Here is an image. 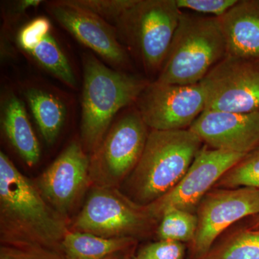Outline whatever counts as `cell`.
<instances>
[{"label": "cell", "instance_id": "1", "mask_svg": "<svg viewBox=\"0 0 259 259\" xmlns=\"http://www.w3.org/2000/svg\"><path fill=\"white\" fill-rule=\"evenodd\" d=\"M70 221L44 199L35 182L0 153L1 245H30L61 253Z\"/></svg>", "mask_w": 259, "mask_h": 259}, {"label": "cell", "instance_id": "2", "mask_svg": "<svg viewBox=\"0 0 259 259\" xmlns=\"http://www.w3.org/2000/svg\"><path fill=\"white\" fill-rule=\"evenodd\" d=\"M203 146L190 129L151 130L139 163L124 182L126 195L142 205L161 198L183 178Z\"/></svg>", "mask_w": 259, "mask_h": 259}, {"label": "cell", "instance_id": "3", "mask_svg": "<svg viewBox=\"0 0 259 259\" xmlns=\"http://www.w3.org/2000/svg\"><path fill=\"white\" fill-rule=\"evenodd\" d=\"M81 141L91 153L105 137L117 112L131 106L149 80L107 67L95 56H83Z\"/></svg>", "mask_w": 259, "mask_h": 259}, {"label": "cell", "instance_id": "4", "mask_svg": "<svg viewBox=\"0 0 259 259\" xmlns=\"http://www.w3.org/2000/svg\"><path fill=\"white\" fill-rule=\"evenodd\" d=\"M226 55L219 18L182 11L168 54L155 81L182 85L200 83Z\"/></svg>", "mask_w": 259, "mask_h": 259}, {"label": "cell", "instance_id": "5", "mask_svg": "<svg viewBox=\"0 0 259 259\" xmlns=\"http://www.w3.org/2000/svg\"><path fill=\"white\" fill-rule=\"evenodd\" d=\"M181 13L176 0H136L114 25L122 45L148 75L159 74Z\"/></svg>", "mask_w": 259, "mask_h": 259}, {"label": "cell", "instance_id": "6", "mask_svg": "<svg viewBox=\"0 0 259 259\" xmlns=\"http://www.w3.org/2000/svg\"><path fill=\"white\" fill-rule=\"evenodd\" d=\"M70 231L105 238L139 240L157 228L158 221L147 205L134 202L115 187L93 186Z\"/></svg>", "mask_w": 259, "mask_h": 259}, {"label": "cell", "instance_id": "7", "mask_svg": "<svg viewBox=\"0 0 259 259\" xmlns=\"http://www.w3.org/2000/svg\"><path fill=\"white\" fill-rule=\"evenodd\" d=\"M149 132L136 107L121 116L90 153L91 187L118 188L123 184L139 163Z\"/></svg>", "mask_w": 259, "mask_h": 259}, {"label": "cell", "instance_id": "8", "mask_svg": "<svg viewBox=\"0 0 259 259\" xmlns=\"http://www.w3.org/2000/svg\"><path fill=\"white\" fill-rule=\"evenodd\" d=\"M206 101L201 83L182 85L153 80L135 105L148 128L177 131L190 128L205 110Z\"/></svg>", "mask_w": 259, "mask_h": 259}, {"label": "cell", "instance_id": "9", "mask_svg": "<svg viewBox=\"0 0 259 259\" xmlns=\"http://www.w3.org/2000/svg\"><path fill=\"white\" fill-rule=\"evenodd\" d=\"M259 214V190L251 187L213 188L199 203L197 228L190 243L192 259L202 258L223 232L245 218Z\"/></svg>", "mask_w": 259, "mask_h": 259}, {"label": "cell", "instance_id": "10", "mask_svg": "<svg viewBox=\"0 0 259 259\" xmlns=\"http://www.w3.org/2000/svg\"><path fill=\"white\" fill-rule=\"evenodd\" d=\"M205 91V110L259 112V61L226 55L200 82Z\"/></svg>", "mask_w": 259, "mask_h": 259}, {"label": "cell", "instance_id": "11", "mask_svg": "<svg viewBox=\"0 0 259 259\" xmlns=\"http://www.w3.org/2000/svg\"><path fill=\"white\" fill-rule=\"evenodd\" d=\"M245 156L203 146L180 182L161 198L148 204L151 214L159 222L162 213L168 207L196 213L204 196Z\"/></svg>", "mask_w": 259, "mask_h": 259}, {"label": "cell", "instance_id": "12", "mask_svg": "<svg viewBox=\"0 0 259 259\" xmlns=\"http://www.w3.org/2000/svg\"><path fill=\"white\" fill-rule=\"evenodd\" d=\"M35 183L51 207L69 219L91 187L90 156L81 143L71 142Z\"/></svg>", "mask_w": 259, "mask_h": 259}, {"label": "cell", "instance_id": "13", "mask_svg": "<svg viewBox=\"0 0 259 259\" xmlns=\"http://www.w3.org/2000/svg\"><path fill=\"white\" fill-rule=\"evenodd\" d=\"M47 10L63 28L104 60L118 69L129 67L128 54L114 25L76 4L74 0L51 2Z\"/></svg>", "mask_w": 259, "mask_h": 259}, {"label": "cell", "instance_id": "14", "mask_svg": "<svg viewBox=\"0 0 259 259\" xmlns=\"http://www.w3.org/2000/svg\"><path fill=\"white\" fill-rule=\"evenodd\" d=\"M189 129L207 147L246 155L259 144V112L204 110Z\"/></svg>", "mask_w": 259, "mask_h": 259}, {"label": "cell", "instance_id": "15", "mask_svg": "<svg viewBox=\"0 0 259 259\" xmlns=\"http://www.w3.org/2000/svg\"><path fill=\"white\" fill-rule=\"evenodd\" d=\"M50 20L39 17L20 29L19 47L46 71L71 88H76V80L66 54L52 32Z\"/></svg>", "mask_w": 259, "mask_h": 259}, {"label": "cell", "instance_id": "16", "mask_svg": "<svg viewBox=\"0 0 259 259\" xmlns=\"http://www.w3.org/2000/svg\"><path fill=\"white\" fill-rule=\"evenodd\" d=\"M219 21L227 55L259 61V0H238Z\"/></svg>", "mask_w": 259, "mask_h": 259}, {"label": "cell", "instance_id": "17", "mask_svg": "<svg viewBox=\"0 0 259 259\" xmlns=\"http://www.w3.org/2000/svg\"><path fill=\"white\" fill-rule=\"evenodd\" d=\"M1 123L5 134L19 156L30 167L40 158V147L23 102L13 94L2 102Z\"/></svg>", "mask_w": 259, "mask_h": 259}, {"label": "cell", "instance_id": "18", "mask_svg": "<svg viewBox=\"0 0 259 259\" xmlns=\"http://www.w3.org/2000/svg\"><path fill=\"white\" fill-rule=\"evenodd\" d=\"M134 238H105L84 232L70 231L61 244L65 259H105L116 253H130Z\"/></svg>", "mask_w": 259, "mask_h": 259}, {"label": "cell", "instance_id": "19", "mask_svg": "<svg viewBox=\"0 0 259 259\" xmlns=\"http://www.w3.org/2000/svg\"><path fill=\"white\" fill-rule=\"evenodd\" d=\"M24 95L46 142L54 144L67 115L64 101L49 90L36 87L25 89Z\"/></svg>", "mask_w": 259, "mask_h": 259}, {"label": "cell", "instance_id": "20", "mask_svg": "<svg viewBox=\"0 0 259 259\" xmlns=\"http://www.w3.org/2000/svg\"><path fill=\"white\" fill-rule=\"evenodd\" d=\"M199 259H259V229L236 230Z\"/></svg>", "mask_w": 259, "mask_h": 259}, {"label": "cell", "instance_id": "21", "mask_svg": "<svg viewBox=\"0 0 259 259\" xmlns=\"http://www.w3.org/2000/svg\"><path fill=\"white\" fill-rule=\"evenodd\" d=\"M197 228L196 213L168 207L162 213L156 228L158 240L191 243Z\"/></svg>", "mask_w": 259, "mask_h": 259}, {"label": "cell", "instance_id": "22", "mask_svg": "<svg viewBox=\"0 0 259 259\" xmlns=\"http://www.w3.org/2000/svg\"><path fill=\"white\" fill-rule=\"evenodd\" d=\"M251 187L259 190V144L222 177L214 188Z\"/></svg>", "mask_w": 259, "mask_h": 259}, {"label": "cell", "instance_id": "23", "mask_svg": "<svg viewBox=\"0 0 259 259\" xmlns=\"http://www.w3.org/2000/svg\"><path fill=\"white\" fill-rule=\"evenodd\" d=\"M136 0H74L110 24H115L122 15L134 4Z\"/></svg>", "mask_w": 259, "mask_h": 259}, {"label": "cell", "instance_id": "24", "mask_svg": "<svg viewBox=\"0 0 259 259\" xmlns=\"http://www.w3.org/2000/svg\"><path fill=\"white\" fill-rule=\"evenodd\" d=\"M186 247L180 242L158 240L138 250L133 259H185Z\"/></svg>", "mask_w": 259, "mask_h": 259}, {"label": "cell", "instance_id": "25", "mask_svg": "<svg viewBox=\"0 0 259 259\" xmlns=\"http://www.w3.org/2000/svg\"><path fill=\"white\" fill-rule=\"evenodd\" d=\"M238 0H176L180 10L221 18L238 3Z\"/></svg>", "mask_w": 259, "mask_h": 259}, {"label": "cell", "instance_id": "26", "mask_svg": "<svg viewBox=\"0 0 259 259\" xmlns=\"http://www.w3.org/2000/svg\"><path fill=\"white\" fill-rule=\"evenodd\" d=\"M0 259H65L54 250L30 245H1Z\"/></svg>", "mask_w": 259, "mask_h": 259}, {"label": "cell", "instance_id": "27", "mask_svg": "<svg viewBox=\"0 0 259 259\" xmlns=\"http://www.w3.org/2000/svg\"><path fill=\"white\" fill-rule=\"evenodd\" d=\"M248 228L252 229H259V214L251 217V220L248 223Z\"/></svg>", "mask_w": 259, "mask_h": 259}, {"label": "cell", "instance_id": "28", "mask_svg": "<svg viewBox=\"0 0 259 259\" xmlns=\"http://www.w3.org/2000/svg\"><path fill=\"white\" fill-rule=\"evenodd\" d=\"M131 253H116L107 256L105 259H125L127 255H131Z\"/></svg>", "mask_w": 259, "mask_h": 259}, {"label": "cell", "instance_id": "29", "mask_svg": "<svg viewBox=\"0 0 259 259\" xmlns=\"http://www.w3.org/2000/svg\"><path fill=\"white\" fill-rule=\"evenodd\" d=\"M132 256H133V254L127 255V256L126 257V258L125 259H133Z\"/></svg>", "mask_w": 259, "mask_h": 259}]
</instances>
